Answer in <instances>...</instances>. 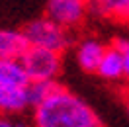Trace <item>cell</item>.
<instances>
[{"instance_id": "obj_1", "label": "cell", "mask_w": 129, "mask_h": 127, "mask_svg": "<svg viewBox=\"0 0 129 127\" xmlns=\"http://www.w3.org/2000/svg\"><path fill=\"white\" fill-rule=\"evenodd\" d=\"M37 127H100L102 119L82 98L55 84L47 98L33 108Z\"/></svg>"}, {"instance_id": "obj_2", "label": "cell", "mask_w": 129, "mask_h": 127, "mask_svg": "<svg viewBox=\"0 0 129 127\" xmlns=\"http://www.w3.org/2000/svg\"><path fill=\"white\" fill-rule=\"evenodd\" d=\"M24 33L27 37V41H29V45L53 49V51H59V53H63L64 49L69 47V43H71L69 29L63 27L61 24L53 22L47 16L31 20L24 27Z\"/></svg>"}, {"instance_id": "obj_3", "label": "cell", "mask_w": 129, "mask_h": 127, "mask_svg": "<svg viewBox=\"0 0 129 127\" xmlns=\"http://www.w3.org/2000/svg\"><path fill=\"white\" fill-rule=\"evenodd\" d=\"M20 61L31 80H57V76L61 74V69H63L61 53L45 47L29 45Z\"/></svg>"}, {"instance_id": "obj_4", "label": "cell", "mask_w": 129, "mask_h": 127, "mask_svg": "<svg viewBox=\"0 0 129 127\" xmlns=\"http://www.w3.org/2000/svg\"><path fill=\"white\" fill-rule=\"evenodd\" d=\"M88 0H47L45 16L67 29H73L84 22L88 14Z\"/></svg>"}, {"instance_id": "obj_5", "label": "cell", "mask_w": 129, "mask_h": 127, "mask_svg": "<svg viewBox=\"0 0 129 127\" xmlns=\"http://www.w3.org/2000/svg\"><path fill=\"white\" fill-rule=\"evenodd\" d=\"M106 45L96 37H86L82 39L78 45H76V63L84 72H96L98 71V65L102 61V57L106 53Z\"/></svg>"}, {"instance_id": "obj_6", "label": "cell", "mask_w": 129, "mask_h": 127, "mask_svg": "<svg viewBox=\"0 0 129 127\" xmlns=\"http://www.w3.org/2000/svg\"><path fill=\"white\" fill-rule=\"evenodd\" d=\"M29 82L20 59H0V88H27Z\"/></svg>"}, {"instance_id": "obj_7", "label": "cell", "mask_w": 129, "mask_h": 127, "mask_svg": "<svg viewBox=\"0 0 129 127\" xmlns=\"http://www.w3.org/2000/svg\"><path fill=\"white\" fill-rule=\"evenodd\" d=\"M27 47L24 29H0V59H22Z\"/></svg>"}, {"instance_id": "obj_8", "label": "cell", "mask_w": 129, "mask_h": 127, "mask_svg": "<svg viewBox=\"0 0 129 127\" xmlns=\"http://www.w3.org/2000/svg\"><path fill=\"white\" fill-rule=\"evenodd\" d=\"M98 76H102L104 80H119L125 78V69H123V57H121L119 49L112 45L106 49L102 61L98 65Z\"/></svg>"}, {"instance_id": "obj_9", "label": "cell", "mask_w": 129, "mask_h": 127, "mask_svg": "<svg viewBox=\"0 0 129 127\" xmlns=\"http://www.w3.org/2000/svg\"><path fill=\"white\" fill-rule=\"evenodd\" d=\"M29 108L27 88H0V113H22Z\"/></svg>"}, {"instance_id": "obj_10", "label": "cell", "mask_w": 129, "mask_h": 127, "mask_svg": "<svg viewBox=\"0 0 129 127\" xmlns=\"http://www.w3.org/2000/svg\"><path fill=\"white\" fill-rule=\"evenodd\" d=\"M90 4L100 18L119 24L129 22V0H94Z\"/></svg>"}, {"instance_id": "obj_11", "label": "cell", "mask_w": 129, "mask_h": 127, "mask_svg": "<svg viewBox=\"0 0 129 127\" xmlns=\"http://www.w3.org/2000/svg\"><path fill=\"white\" fill-rule=\"evenodd\" d=\"M57 84V80H31L27 84V98H29V108H35L37 104H41L47 94L53 90Z\"/></svg>"}, {"instance_id": "obj_12", "label": "cell", "mask_w": 129, "mask_h": 127, "mask_svg": "<svg viewBox=\"0 0 129 127\" xmlns=\"http://www.w3.org/2000/svg\"><path fill=\"white\" fill-rule=\"evenodd\" d=\"M119 49L121 57H123V69H125V78H129V37H119L113 43Z\"/></svg>"}, {"instance_id": "obj_13", "label": "cell", "mask_w": 129, "mask_h": 127, "mask_svg": "<svg viewBox=\"0 0 129 127\" xmlns=\"http://www.w3.org/2000/svg\"><path fill=\"white\" fill-rule=\"evenodd\" d=\"M14 123H12V119L6 117V113L4 115H0V127H12Z\"/></svg>"}, {"instance_id": "obj_14", "label": "cell", "mask_w": 129, "mask_h": 127, "mask_svg": "<svg viewBox=\"0 0 129 127\" xmlns=\"http://www.w3.org/2000/svg\"><path fill=\"white\" fill-rule=\"evenodd\" d=\"M125 108H127V115H129V96H127V102H125Z\"/></svg>"}, {"instance_id": "obj_15", "label": "cell", "mask_w": 129, "mask_h": 127, "mask_svg": "<svg viewBox=\"0 0 129 127\" xmlns=\"http://www.w3.org/2000/svg\"><path fill=\"white\" fill-rule=\"evenodd\" d=\"M88 2H94V0H88Z\"/></svg>"}]
</instances>
